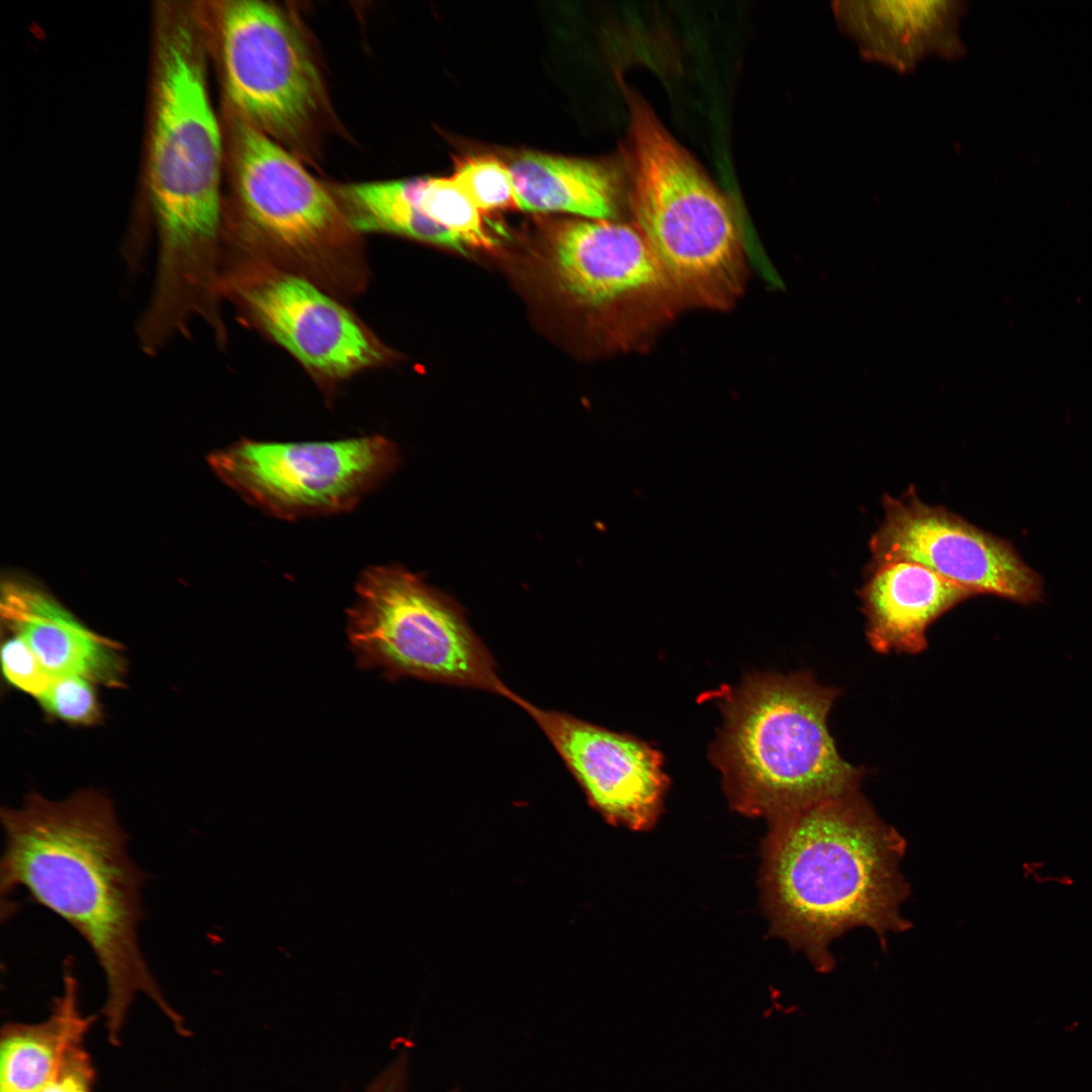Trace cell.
I'll list each match as a JSON object with an SVG mask.
<instances>
[{
    "instance_id": "6da1fadb",
    "label": "cell",
    "mask_w": 1092,
    "mask_h": 1092,
    "mask_svg": "<svg viewBox=\"0 0 1092 1092\" xmlns=\"http://www.w3.org/2000/svg\"><path fill=\"white\" fill-rule=\"evenodd\" d=\"M1 823L2 901L24 890L86 942L105 980L102 1012L110 1042L119 1043L139 994L187 1035L142 950L141 890L147 876L129 855L128 835L107 796L87 789L55 801L30 793L21 806L1 809Z\"/></svg>"
},
{
    "instance_id": "7a4b0ae2",
    "label": "cell",
    "mask_w": 1092,
    "mask_h": 1092,
    "mask_svg": "<svg viewBox=\"0 0 1092 1092\" xmlns=\"http://www.w3.org/2000/svg\"><path fill=\"white\" fill-rule=\"evenodd\" d=\"M772 823L763 874L768 912L775 930L818 971L832 969L831 942L853 927L882 938L907 928L899 870L905 842L858 792Z\"/></svg>"
},
{
    "instance_id": "3957f363",
    "label": "cell",
    "mask_w": 1092,
    "mask_h": 1092,
    "mask_svg": "<svg viewBox=\"0 0 1092 1092\" xmlns=\"http://www.w3.org/2000/svg\"><path fill=\"white\" fill-rule=\"evenodd\" d=\"M161 32L149 161L159 251L148 306L161 321L184 324L212 302L221 136L194 25L179 16Z\"/></svg>"
},
{
    "instance_id": "277c9868",
    "label": "cell",
    "mask_w": 1092,
    "mask_h": 1092,
    "mask_svg": "<svg viewBox=\"0 0 1092 1092\" xmlns=\"http://www.w3.org/2000/svg\"><path fill=\"white\" fill-rule=\"evenodd\" d=\"M838 696L808 671L755 672L714 694L723 725L710 758L737 811L774 822L857 792L863 769L840 756L827 726Z\"/></svg>"
},
{
    "instance_id": "5b68a950",
    "label": "cell",
    "mask_w": 1092,
    "mask_h": 1092,
    "mask_svg": "<svg viewBox=\"0 0 1092 1092\" xmlns=\"http://www.w3.org/2000/svg\"><path fill=\"white\" fill-rule=\"evenodd\" d=\"M630 203L669 283L712 296L734 277L739 235L733 210L652 108L628 90Z\"/></svg>"
},
{
    "instance_id": "8992f818",
    "label": "cell",
    "mask_w": 1092,
    "mask_h": 1092,
    "mask_svg": "<svg viewBox=\"0 0 1092 1092\" xmlns=\"http://www.w3.org/2000/svg\"><path fill=\"white\" fill-rule=\"evenodd\" d=\"M356 596L347 633L360 667L388 679L415 677L515 698L461 608L416 574L371 566L360 575Z\"/></svg>"
},
{
    "instance_id": "52a82bcc",
    "label": "cell",
    "mask_w": 1092,
    "mask_h": 1092,
    "mask_svg": "<svg viewBox=\"0 0 1092 1092\" xmlns=\"http://www.w3.org/2000/svg\"><path fill=\"white\" fill-rule=\"evenodd\" d=\"M398 461L396 446L380 436L305 443L242 440L210 457L218 476L247 502L289 520L353 509Z\"/></svg>"
},
{
    "instance_id": "ba28073f",
    "label": "cell",
    "mask_w": 1092,
    "mask_h": 1092,
    "mask_svg": "<svg viewBox=\"0 0 1092 1092\" xmlns=\"http://www.w3.org/2000/svg\"><path fill=\"white\" fill-rule=\"evenodd\" d=\"M219 24L225 89L242 121L279 142L303 138L324 88L294 23L271 3L237 0L223 4Z\"/></svg>"
},
{
    "instance_id": "9c48e42d",
    "label": "cell",
    "mask_w": 1092,
    "mask_h": 1092,
    "mask_svg": "<svg viewBox=\"0 0 1092 1092\" xmlns=\"http://www.w3.org/2000/svg\"><path fill=\"white\" fill-rule=\"evenodd\" d=\"M882 504L885 518L869 542L871 565L911 561L975 596L992 595L1024 606L1042 600V577L1009 541L943 507L926 505L914 486L899 498L884 494Z\"/></svg>"
},
{
    "instance_id": "30bf717a",
    "label": "cell",
    "mask_w": 1092,
    "mask_h": 1092,
    "mask_svg": "<svg viewBox=\"0 0 1092 1092\" xmlns=\"http://www.w3.org/2000/svg\"><path fill=\"white\" fill-rule=\"evenodd\" d=\"M513 703L538 725L604 817L635 830L655 823L669 786L658 750L633 735L540 708L519 695Z\"/></svg>"
},
{
    "instance_id": "8fae6325",
    "label": "cell",
    "mask_w": 1092,
    "mask_h": 1092,
    "mask_svg": "<svg viewBox=\"0 0 1092 1092\" xmlns=\"http://www.w3.org/2000/svg\"><path fill=\"white\" fill-rule=\"evenodd\" d=\"M235 182L246 219L291 250L322 247L347 220L336 199L299 161L242 120L236 135Z\"/></svg>"
},
{
    "instance_id": "7c38bea8",
    "label": "cell",
    "mask_w": 1092,
    "mask_h": 1092,
    "mask_svg": "<svg viewBox=\"0 0 1092 1092\" xmlns=\"http://www.w3.org/2000/svg\"><path fill=\"white\" fill-rule=\"evenodd\" d=\"M268 334L307 368L341 378L378 364L380 347L339 302L287 273L232 282Z\"/></svg>"
},
{
    "instance_id": "4fadbf2b",
    "label": "cell",
    "mask_w": 1092,
    "mask_h": 1092,
    "mask_svg": "<svg viewBox=\"0 0 1092 1092\" xmlns=\"http://www.w3.org/2000/svg\"><path fill=\"white\" fill-rule=\"evenodd\" d=\"M547 235L560 287L582 304H607L669 283L636 228L612 219H561L548 225Z\"/></svg>"
},
{
    "instance_id": "5bb4252c",
    "label": "cell",
    "mask_w": 1092,
    "mask_h": 1092,
    "mask_svg": "<svg viewBox=\"0 0 1092 1092\" xmlns=\"http://www.w3.org/2000/svg\"><path fill=\"white\" fill-rule=\"evenodd\" d=\"M961 0H840L832 11L840 30L866 60L910 73L926 58H963Z\"/></svg>"
},
{
    "instance_id": "9a60e30c",
    "label": "cell",
    "mask_w": 1092,
    "mask_h": 1092,
    "mask_svg": "<svg viewBox=\"0 0 1092 1092\" xmlns=\"http://www.w3.org/2000/svg\"><path fill=\"white\" fill-rule=\"evenodd\" d=\"M857 595L866 636L882 654H917L927 647L928 627L944 613L975 597L927 567L904 560L869 566Z\"/></svg>"
},
{
    "instance_id": "2e32d148",
    "label": "cell",
    "mask_w": 1092,
    "mask_h": 1092,
    "mask_svg": "<svg viewBox=\"0 0 1092 1092\" xmlns=\"http://www.w3.org/2000/svg\"><path fill=\"white\" fill-rule=\"evenodd\" d=\"M1 614L54 677L77 675L93 684L120 685L124 663L113 643L86 628L44 592L7 581L1 592Z\"/></svg>"
},
{
    "instance_id": "e0dca14e",
    "label": "cell",
    "mask_w": 1092,
    "mask_h": 1092,
    "mask_svg": "<svg viewBox=\"0 0 1092 1092\" xmlns=\"http://www.w3.org/2000/svg\"><path fill=\"white\" fill-rule=\"evenodd\" d=\"M507 163L522 210L593 219L616 215L620 179L606 162L527 151Z\"/></svg>"
},
{
    "instance_id": "ac0fdd59",
    "label": "cell",
    "mask_w": 1092,
    "mask_h": 1092,
    "mask_svg": "<svg viewBox=\"0 0 1092 1092\" xmlns=\"http://www.w3.org/2000/svg\"><path fill=\"white\" fill-rule=\"evenodd\" d=\"M66 961L63 994L51 1015L37 1023H6L0 1036V1092H38L58 1072L69 1051L83 1043L94 1021L79 1011L77 980Z\"/></svg>"
},
{
    "instance_id": "d6986e66",
    "label": "cell",
    "mask_w": 1092,
    "mask_h": 1092,
    "mask_svg": "<svg viewBox=\"0 0 1092 1092\" xmlns=\"http://www.w3.org/2000/svg\"><path fill=\"white\" fill-rule=\"evenodd\" d=\"M349 225L401 235L465 253V243L426 216L412 201L406 179L356 183L340 189Z\"/></svg>"
},
{
    "instance_id": "ffe728a7",
    "label": "cell",
    "mask_w": 1092,
    "mask_h": 1092,
    "mask_svg": "<svg viewBox=\"0 0 1092 1092\" xmlns=\"http://www.w3.org/2000/svg\"><path fill=\"white\" fill-rule=\"evenodd\" d=\"M410 197L429 218L457 235L468 247L491 249L496 241L486 232L481 210L452 177L406 179Z\"/></svg>"
},
{
    "instance_id": "44dd1931",
    "label": "cell",
    "mask_w": 1092,
    "mask_h": 1092,
    "mask_svg": "<svg viewBox=\"0 0 1092 1092\" xmlns=\"http://www.w3.org/2000/svg\"><path fill=\"white\" fill-rule=\"evenodd\" d=\"M451 177L481 211L518 208L509 165L493 155L459 158Z\"/></svg>"
},
{
    "instance_id": "7402d4cb",
    "label": "cell",
    "mask_w": 1092,
    "mask_h": 1092,
    "mask_svg": "<svg viewBox=\"0 0 1092 1092\" xmlns=\"http://www.w3.org/2000/svg\"><path fill=\"white\" fill-rule=\"evenodd\" d=\"M38 701L50 715L72 724L91 725L101 716L93 682L77 675L54 677Z\"/></svg>"
},
{
    "instance_id": "603a6c76",
    "label": "cell",
    "mask_w": 1092,
    "mask_h": 1092,
    "mask_svg": "<svg viewBox=\"0 0 1092 1092\" xmlns=\"http://www.w3.org/2000/svg\"><path fill=\"white\" fill-rule=\"evenodd\" d=\"M1 663L3 674L11 686L37 699L54 679L27 643L15 634L2 644Z\"/></svg>"
},
{
    "instance_id": "cb8c5ba5",
    "label": "cell",
    "mask_w": 1092,
    "mask_h": 1092,
    "mask_svg": "<svg viewBox=\"0 0 1092 1092\" xmlns=\"http://www.w3.org/2000/svg\"><path fill=\"white\" fill-rule=\"evenodd\" d=\"M95 1070L83 1043L72 1048L55 1076L38 1092H93Z\"/></svg>"
},
{
    "instance_id": "d4e9b609",
    "label": "cell",
    "mask_w": 1092,
    "mask_h": 1092,
    "mask_svg": "<svg viewBox=\"0 0 1092 1092\" xmlns=\"http://www.w3.org/2000/svg\"><path fill=\"white\" fill-rule=\"evenodd\" d=\"M407 1059L400 1054L369 1085L365 1092H405Z\"/></svg>"
}]
</instances>
